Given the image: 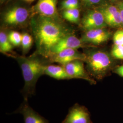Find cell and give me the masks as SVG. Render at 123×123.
I'll return each mask as SVG.
<instances>
[{
	"mask_svg": "<svg viewBox=\"0 0 123 123\" xmlns=\"http://www.w3.org/2000/svg\"><path fill=\"white\" fill-rule=\"evenodd\" d=\"M31 25L37 48L34 54L48 60L53 48L66 36L73 33L59 19L39 15L33 18Z\"/></svg>",
	"mask_w": 123,
	"mask_h": 123,
	"instance_id": "1",
	"label": "cell"
},
{
	"mask_svg": "<svg viewBox=\"0 0 123 123\" xmlns=\"http://www.w3.org/2000/svg\"><path fill=\"white\" fill-rule=\"evenodd\" d=\"M22 72L24 84L21 92L24 99L35 94L36 84L40 77L44 75L46 67L51 64L48 59L34 54L30 57H16Z\"/></svg>",
	"mask_w": 123,
	"mask_h": 123,
	"instance_id": "2",
	"label": "cell"
},
{
	"mask_svg": "<svg viewBox=\"0 0 123 123\" xmlns=\"http://www.w3.org/2000/svg\"><path fill=\"white\" fill-rule=\"evenodd\" d=\"M84 53L88 72L97 79L104 78L112 66L113 62L111 56L101 50H92Z\"/></svg>",
	"mask_w": 123,
	"mask_h": 123,
	"instance_id": "3",
	"label": "cell"
},
{
	"mask_svg": "<svg viewBox=\"0 0 123 123\" xmlns=\"http://www.w3.org/2000/svg\"><path fill=\"white\" fill-rule=\"evenodd\" d=\"M81 25L85 31L105 28L108 26L102 13L96 8L89 10L86 12L81 20Z\"/></svg>",
	"mask_w": 123,
	"mask_h": 123,
	"instance_id": "4",
	"label": "cell"
},
{
	"mask_svg": "<svg viewBox=\"0 0 123 123\" xmlns=\"http://www.w3.org/2000/svg\"><path fill=\"white\" fill-rule=\"evenodd\" d=\"M86 56L84 53H82L78 49H67L53 55L49 59L50 63L56 62L62 66L75 60H79L85 62Z\"/></svg>",
	"mask_w": 123,
	"mask_h": 123,
	"instance_id": "5",
	"label": "cell"
},
{
	"mask_svg": "<svg viewBox=\"0 0 123 123\" xmlns=\"http://www.w3.org/2000/svg\"><path fill=\"white\" fill-rule=\"evenodd\" d=\"M112 35V32L105 28L86 31L80 39L84 44L99 45L107 42Z\"/></svg>",
	"mask_w": 123,
	"mask_h": 123,
	"instance_id": "6",
	"label": "cell"
},
{
	"mask_svg": "<svg viewBox=\"0 0 123 123\" xmlns=\"http://www.w3.org/2000/svg\"><path fill=\"white\" fill-rule=\"evenodd\" d=\"M103 15L107 25L113 27H122V19L116 6L107 4L96 8Z\"/></svg>",
	"mask_w": 123,
	"mask_h": 123,
	"instance_id": "7",
	"label": "cell"
},
{
	"mask_svg": "<svg viewBox=\"0 0 123 123\" xmlns=\"http://www.w3.org/2000/svg\"><path fill=\"white\" fill-rule=\"evenodd\" d=\"M62 123H92L89 113L84 106L75 104L68 111Z\"/></svg>",
	"mask_w": 123,
	"mask_h": 123,
	"instance_id": "8",
	"label": "cell"
},
{
	"mask_svg": "<svg viewBox=\"0 0 123 123\" xmlns=\"http://www.w3.org/2000/svg\"><path fill=\"white\" fill-rule=\"evenodd\" d=\"M13 114L22 115L24 123H49V121L42 116L29 105L28 99H24L20 106Z\"/></svg>",
	"mask_w": 123,
	"mask_h": 123,
	"instance_id": "9",
	"label": "cell"
},
{
	"mask_svg": "<svg viewBox=\"0 0 123 123\" xmlns=\"http://www.w3.org/2000/svg\"><path fill=\"white\" fill-rule=\"evenodd\" d=\"M28 11L21 6H15L8 10L4 15L5 23L9 25H18L26 21L29 16Z\"/></svg>",
	"mask_w": 123,
	"mask_h": 123,
	"instance_id": "10",
	"label": "cell"
},
{
	"mask_svg": "<svg viewBox=\"0 0 123 123\" xmlns=\"http://www.w3.org/2000/svg\"><path fill=\"white\" fill-rule=\"evenodd\" d=\"M84 62L77 60L71 62L65 65L64 67L67 73L73 79H84L91 83L94 84L95 81L90 77L85 69Z\"/></svg>",
	"mask_w": 123,
	"mask_h": 123,
	"instance_id": "11",
	"label": "cell"
},
{
	"mask_svg": "<svg viewBox=\"0 0 123 123\" xmlns=\"http://www.w3.org/2000/svg\"><path fill=\"white\" fill-rule=\"evenodd\" d=\"M86 46L80 39L78 38L73 33L66 36L62 39L52 49L50 57L67 49H78ZM49 57V58H50Z\"/></svg>",
	"mask_w": 123,
	"mask_h": 123,
	"instance_id": "12",
	"label": "cell"
},
{
	"mask_svg": "<svg viewBox=\"0 0 123 123\" xmlns=\"http://www.w3.org/2000/svg\"><path fill=\"white\" fill-rule=\"evenodd\" d=\"M57 0H39L34 7V11L41 16L59 19L57 9Z\"/></svg>",
	"mask_w": 123,
	"mask_h": 123,
	"instance_id": "13",
	"label": "cell"
},
{
	"mask_svg": "<svg viewBox=\"0 0 123 123\" xmlns=\"http://www.w3.org/2000/svg\"><path fill=\"white\" fill-rule=\"evenodd\" d=\"M44 75L57 80L72 79L63 66L49 64L45 68Z\"/></svg>",
	"mask_w": 123,
	"mask_h": 123,
	"instance_id": "14",
	"label": "cell"
},
{
	"mask_svg": "<svg viewBox=\"0 0 123 123\" xmlns=\"http://www.w3.org/2000/svg\"><path fill=\"white\" fill-rule=\"evenodd\" d=\"M12 44L10 42L8 34L3 31L0 32V51L3 53L12 52L13 49Z\"/></svg>",
	"mask_w": 123,
	"mask_h": 123,
	"instance_id": "15",
	"label": "cell"
},
{
	"mask_svg": "<svg viewBox=\"0 0 123 123\" xmlns=\"http://www.w3.org/2000/svg\"><path fill=\"white\" fill-rule=\"evenodd\" d=\"M62 16L67 21L73 23L80 22V11L79 9H68L64 10Z\"/></svg>",
	"mask_w": 123,
	"mask_h": 123,
	"instance_id": "16",
	"label": "cell"
},
{
	"mask_svg": "<svg viewBox=\"0 0 123 123\" xmlns=\"http://www.w3.org/2000/svg\"><path fill=\"white\" fill-rule=\"evenodd\" d=\"M33 42V39L31 35L28 33H24L22 34L21 46L23 55H25L28 53L31 48Z\"/></svg>",
	"mask_w": 123,
	"mask_h": 123,
	"instance_id": "17",
	"label": "cell"
},
{
	"mask_svg": "<svg viewBox=\"0 0 123 123\" xmlns=\"http://www.w3.org/2000/svg\"><path fill=\"white\" fill-rule=\"evenodd\" d=\"M8 37L9 40L13 46L18 47L21 45L22 34L17 31H10Z\"/></svg>",
	"mask_w": 123,
	"mask_h": 123,
	"instance_id": "18",
	"label": "cell"
},
{
	"mask_svg": "<svg viewBox=\"0 0 123 123\" xmlns=\"http://www.w3.org/2000/svg\"><path fill=\"white\" fill-rule=\"evenodd\" d=\"M79 0H63L61 4V8L63 11L68 9H79Z\"/></svg>",
	"mask_w": 123,
	"mask_h": 123,
	"instance_id": "19",
	"label": "cell"
},
{
	"mask_svg": "<svg viewBox=\"0 0 123 123\" xmlns=\"http://www.w3.org/2000/svg\"><path fill=\"white\" fill-rule=\"evenodd\" d=\"M83 4L87 7L96 6V8L107 4V0H81Z\"/></svg>",
	"mask_w": 123,
	"mask_h": 123,
	"instance_id": "20",
	"label": "cell"
},
{
	"mask_svg": "<svg viewBox=\"0 0 123 123\" xmlns=\"http://www.w3.org/2000/svg\"><path fill=\"white\" fill-rule=\"evenodd\" d=\"M111 55L115 58L123 60V46L114 45L111 50Z\"/></svg>",
	"mask_w": 123,
	"mask_h": 123,
	"instance_id": "21",
	"label": "cell"
},
{
	"mask_svg": "<svg viewBox=\"0 0 123 123\" xmlns=\"http://www.w3.org/2000/svg\"><path fill=\"white\" fill-rule=\"evenodd\" d=\"M114 45L123 46V29L120 28L115 32L113 35Z\"/></svg>",
	"mask_w": 123,
	"mask_h": 123,
	"instance_id": "22",
	"label": "cell"
},
{
	"mask_svg": "<svg viewBox=\"0 0 123 123\" xmlns=\"http://www.w3.org/2000/svg\"><path fill=\"white\" fill-rule=\"evenodd\" d=\"M116 6L118 7L119 11L120 12L121 19H122V28H123V2L120 1L116 5Z\"/></svg>",
	"mask_w": 123,
	"mask_h": 123,
	"instance_id": "23",
	"label": "cell"
},
{
	"mask_svg": "<svg viewBox=\"0 0 123 123\" xmlns=\"http://www.w3.org/2000/svg\"><path fill=\"white\" fill-rule=\"evenodd\" d=\"M116 72L118 74L123 77V65L118 67L116 69Z\"/></svg>",
	"mask_w": 123,
	"mask_h": 123,
	"instance_id": "24",
	"label": "cell"
},
{
	"mask_svg": "<svg viewBox=\"0 0 123 123\" xmlns=\"http://www.w3.org/2000/svg\"><path fill=\"white\" fill-rule=\"evenodd\" d=\"M24 0L26 1V2H32L33 1H34L35 0Z\"/></svg>",
	"mask_w": 123,
	"mask_h": 123,
	"instance_id": "25",
	"label": "cell"
},
{
	"mask_svg": "<svg viewBox=\"0 0 123 123\" xmlns=\"http://www.w3.org/2000/svg\"><path fill=\"white\" fill-rule=\"evenodd\" d=\"M112 2H117L119 0H110Z\"/></svg>",
	"mask_w": 123,
	"mask_h": 123,
	"instance_id": "26",
	"label": "cell"
},
{
	"mask_svg": "<svg viewBox=\"0 0 123 123\" xmlns=\"http://www.w3.org/2000/svg\"><path fill=\"white\" fill-rule=\"evenodd\" d=\"M1 1H3V0H1Z\"/></svg>",
	"mask_w": 123,
	"mask_h": 123,
	"instance_id": "27",
	"label": "cell"
},
{
	"mask_svg": "<svg viewBox=\"0 0 123 123\" xmlns=\"http://www.w3.org/2000/svg\"></svg>",
	"mask_w": 123,
	"mask_h": 123,
	"instance_id": "28",
	"label": "cell"
}]
</instances>
